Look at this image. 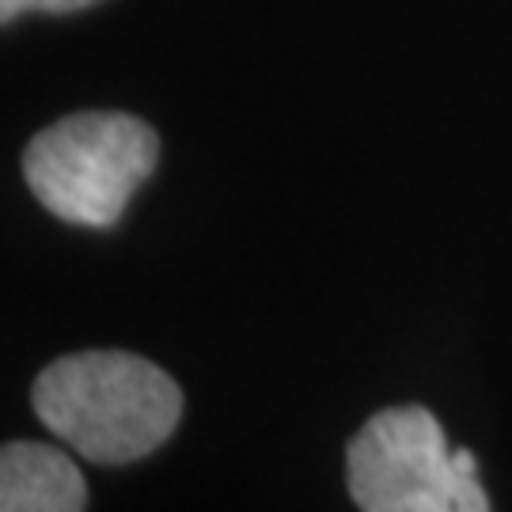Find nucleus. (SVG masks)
<instances>
[{
  "instance_id": "f257e3e1",
  "label": "nucleus",
  "mask_w": 512,
  "mask_h": 512,
  "mask_svg": "<svg viewBox=\"0 0 512 512\" xmlns=\"http://www.w3.org/2000/svg\"><path fill=\"white\" fill-rule=\"evenodd\" d=\"M31 403L54 437L92 463L148 456L183 418L179 384L160 365L122 349H88L46 365Z\"/></svg>"
},
{
  "instance_id": "f03ea898",
  "label": "nucleus",
  "mask_w": 512,
  "mask_h": 512,
  "mask_svg": "<svg viewBox=\"0 0 512 512\" xmlns=\"http://www.w3.org/2000/svg\"><path fill=\"white\" fill-rule=\"evenodd\" d=\"M160 160L156 129L118 110H80L42 129L23 152V179L54 217L110 228Z\"/></svg>"
},
{
  "instance_id": "7ed1b4c3",
  "label": "nucleus",
  "mask_w": 512,
  "mask_h": 512,
  "mask_svg": "<svg viewBox=\"0 0 512 512\" xmlns=\"http://www.w3.org/2000/svg\"><path fill=\"white\" fill-rule=\"evenodd\" d=\"M478 471L467 448H452L425 406H387L346 448V486L361 512H433Z\"/></svg>"
},
{
  "instance_id": "20e7f679",
  "label": "nucleus",
  "mask_w": 512,
  "mask_h": 512,
  "mask_svg": "<svg viewBox=\"0 0 512 512\" xmlns=\"http://www.w3.org/2000/svg\"><path fill=\"white\" fill-rule=\"evenodd\" d=\"M88 486L65 452L8 440L0 452V512H84Z\"/></svg>"
},
{
  "instance_id": "39448f33",
  "label": "nucleus",
  "mask_w": 512,
  "mask_h": 512,
  "mask_svg": "<svg viewBox=\"0 0 512 512\" xmlns=\"http://www.w3.org/2000/svg\"><path fill=\"white\" fill-rule=\"evenodd\" d=\"M433 512H490V497H486L482 482H478V471L459 478L456 490L444 497Z\"/></svg>"
},
{
  "instance_id": "423d86ee",
  "label": "nucleus",
  "mask_w": 512,
  "mask_h": 512,
  "mask_svg": "<svg viewBox=\"0 0 512 512\" xmlns=\"http://www.w3.org/2000/svg\"><path fill=\"white\" fill-rule=\"evenodd\" d=\"M99 0H0V19L12 23L16 16L27 12H46V16H65V12H80V8H92Z\"/></svg>"
}]
</instances>
